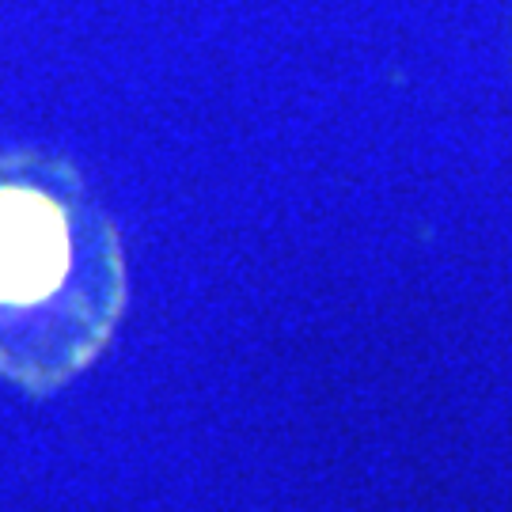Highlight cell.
Instances as JSON below:
<instances>
[{
  "instance_id": "cell-1",
  "label": "cell",
  "mask_w": 512,
  "mask_h": 512,
  "mask_svg": "<svg viewBox=\"0 0 512 512\" xmlns=\"http://www.w3.org/2000/svg\"><path fill=\"white\" fill-rule=\"evenodd\" d=\"M126 304V247L84 171L46 148H0V384L65 391L107 353Z\"/></svg>"
}]
</instances>
